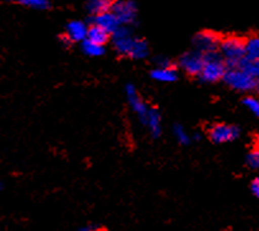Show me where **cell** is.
Listing matches in <instances>:
<instances>
[{
  "instance_id": "603a6c76",
  "label": "cell",
  "mask_w": 259,
  "mask_h": 231,
  "mask_svg": "<svg viewBox=\"0 0 259 231\" xmlns=\"http://www.w3.org/2000/svg\"><path fill=\"white\" fill-rule=\"evenodd\" d=\"M246 164L254 170H259V147L256 146L254 150H251L246 156Z\"/></svg>"
},
{
  "instance_id": "9c48e42d",
  "label": "cell",
  "mask_w": 259,
  "mask_h": 231,
  "mask_svg": "<svg viewBox=\"0 0 259 231\" xmlns=\"http://www.w3.org/2000/svg\"><path fill=\"white\" fill-rule=\"evenodd\" d=\"M125 94H126V100H128L129 105H131L133 113L138 116V119L141 120L142 124H145L146 119H147L148 111L150 108L147 106L142 96L139 95V92L137 91L136 87L133 84H128L125 87Z\"/></svg>"
},
{
  "instance_id": "f1b7e54d",
  "label": "cell",
  "mask_w": 259,
  "mask_h": 231,
  "mask_svg": "<svg viewBox=\"0 0 259 231\" xmlns=\"http://www.w3.org/2000/svg\"><path fill=\"white\" fill-rule=\"evenodd\" d=\"M0 188H2V186H0Z\"/></svg>"
},
{
  "instance_id": "d4e9b609",
  "label": "cell",
  "mask_w": 259,
  "mask_h": 231,
  "mask_svg": "<svg viewBox=\"0 0 259 231\" xmlns=\"http://www.w3.org/2000/svg\"><path fill=\"white\" fill-rule=\"evenodd\" d=\"M79 231H106V230H104V228H97V227H83V228H80Z\"/></svg>"
},
{
  "instance_id": "7402d4cb",
  "label": "cell",
  "mask_w": 259,
  "mask_h": 231,
  "mask_svg": "<svg viewBox=\"0 0 259 231\" xmlns=\"http://www.w3.org/2000/svg\"><path fill=\"white\" fill-rule=\"evenodd\" d=\"M243 104L251 114L259 118V99L253 96H248L243 100Z\"/></svg>"
},
{
  "instance_id": "44dd1931",
  "label": "cell",
  "mask_w": 259,
  "mask_h": 231,
  "mask_svg": "<svg viewBox=\"0 0 259 231\" xmlns=\"http://www.w3.org/2000/svg\"><path fill=\"white\" fill-rule=\"evenodd\" d=\"M174 135L180 145H189L190 141H192V137L188 134L187 130L184 129V126L179 125V124L174 125Z\"/></svg>"
},
{
  "instance_id": "5bb4252c",
  "label": "cell",
  "mask_w": 259,
  "mask_h": 231,
  "mask_svg": "<svg viewBox=\"0 0 259 231\" xmlns=\"http://www.w3.org/2000/svg\"><path fill=\"white\" fill-rule=\"evenodd\" d=\"M115 2L116 0H87L85 8L91 16H97V14L111 11Z\"/></svg>"
},
{
  "instance_id": "2e32d148",
  "label": "cell",
  "mask_w": 259,
  "mask_h": 231,
  "mask_svg": "<svg viewBox=\"0 0 259 231\" xmlns=\"http://www.w3.org/2000/svg\"><path fill=\"white\" fill-rule=\"evenodd\" d=\"M150 54V49H148L147 42H146L143 38H136L133 43V48L131 50V54L129 57L132 59H137V60H141V59H145V58L148 57Z\"/></svg>"
},
{
  "instance_id": "8fae6325",
  "label": "cell",
  "mask_w": 259,
  "mask_h": 231,
  "mask_svg": "<svg viewBox=\"0 0 259 231\" xmlns=\"http://www.w3.org/2000/svg\"><path fill=\"white\" fill-rule=\"evenodd\" d=\"M92 24H96L99 27L104 28L105 31H107V32L110 33V35H112L120 26H123V24L120 23V21L118 19V17H116V14L112 11L94 16V18H92Z\"/></svg>"
},
{
  "instance_id": "7a4b0ae2",
  "label": "cell",
  "mask_w": 259,
  "mask_h": 231,
  "mask_svg": "<svg viewBox=\"0 0 259 231\" xmlns=\"http://www.w3.org/2000/svg\"><path fill=\"white\" fill-rule=\"evenodd\" d=\"M204 55L203 69L199 74V79L204 83H216V82L224 79L225 73L227 70V65L224 58L221 57L220 51L209 53Z\"/></svg>"
},
{
  "instance_id": "ffe728a7",
  "label": "cell",
  "mask_w": 259,
  "mask_h": 231,
  "mask_svg": "<svg viewBox=\"0 0 259 231\" xmlns=\"http://www.w3.org/2000/svg\"><path fill=\"white\" fill-rule=\"evenodd\" d=\"M19 4L28 8L37 9V11H45L50 8V2L49 0H21Z\"/></svg>"
},
{
  "instance_id": "d6986e66",
  "label": "cell",
  "mask_w": 259,
  "mask_h": 231,
  "mask_svg": "<svg viewBox=\"0 0 259 231\" xmlns=\"http://www.w3.org/2000/svg\"><path fill=\"white\" fill-rule=\"evenodd\" d=\"M245 57L259 59V36H251L245 40Z\"/></svg>"
},
{
  "instance_id": "ba28073f",
  "label": "cell",
  "mask_w": 259,
  "mask_h": 231,
  "mask_svg": "<svg viewBox=\"0 0 259 231\" xmlns=\"http://www.w3.org/2000/svg\"><path fill=\"white\" fill-rule=\"evenodd\" d=\"M204 65V55L199 51H189L182 55L179 60V67L189 75L199 77Z\"/></svg>"
},
{
  "instance_id": "4fadbf2b",
  "label": "cell",
  "mask_w": 259,
  "mask_h": 231,
  "mask_svg": "<svg viewBox=\"0 0 259 231\" xmlns=\"http://www.w3.org/2000/svg\"><path fill=\"white\" fill-rule=\"evenodd\" d=\"M145 125L150 129L152 137L158 138L161 135V132H162V126H161V114L160 111L156 110V109L150 108V111H148L147 119L145 121Z\"/></svg>"
},
{
  "instance_id": "e0dca14e",
  "label": "cell",
  "mask_w": 259,
  "mask_h": 231,
  "mask_svg": "<svg viewBox=\"0 0 259 231\" xmlns=\"http://www.w3.org/2000/svg\"><path fill=\"white\" fill-rule=\"evenodd\" d=\"M80 48H82V51L84 53L85 55H87V57L99 58V57H102V55L105 54V46L104 45L95 43V42H92V41L87 40V38L80 42Z\"/></svg>"
},
{
  "instance_id": "484cf974",
  "label": "cell",
  "mask_w": 259,
  "mask_h": 231,
  "mask_svg": "<svg viewBox=\"0 0 259 231\" xmlns=\"http://www.w3.org/2000/svg\"><path fill=\"white\" fill-rule=\"evenodd\" d=\"M255 143H256V146H258V147H259V133H258V134H256V137H255Z\"/></svg>"
},
{
  "instance_id": "cb8c5ba5",
  "label": "cell",
  "mask_w": 259,
  "mask_h": 231,
  "mask_svg": "<svg viewBox=\"0 0 259 231\" xmlns=\"http://www.w3.org/2000/svg\"><path fill=\"white\" fill-rule=\"evenodd\" d=\"M250 191H251V193L254 194V196L258 197V198H259V176H256L255 179L251 181Z\"/></svg>"
},
{
  "instance_id": "8992f818",
  "label": "cell",
  "mask_w": 259,
  "mask_h": 231,
  "mask_svg": "<svg viewBox=\"0 0 259 231\" xmlns=\"http://www.w3.org/2000/svg\"><path fill=\"white\" fill-rule=\"evenodd\" d=\"M123 26H132L137 22L138 8L133 0H116L111 9Z\"/></svg>"
},
{
  "instance_id": "52a82bcc",
  "label": "cell",
  "mask_w": 259,
  "mask_h": 231,
  "mask_svg": "<svg viewBox=\"0 0 259 231\" xmlns=\"http://www.w3.org/2000/svg\"><path fill=\"white\" fill-rule=\"evenodd\" d=\"M208 135L209 140L214 143L233 142L240 135V129L238 126L231 125V124L219 123L209 128Z\"/></svg>"
},
{
  "instance_id": "5b68a950",
  "label": "cell",
  "mask_w": 259,
  "mask_h": 231,
  "mask_svg": "<svg viewBox=\"0 0 259 231\" xmlns=\"http://www.w3.org/2000/svg\"><path fill=\"white\" fill-rule=\"evenodd\" d=\"M221 40L222 38L213 31H202L194 36L193 45H194L195 50L202 54H209V53L219 51Z\"/></svg>"
},
{
  "instance_id": "9a60e30c",
  "label": "cell",
  "mask_w": 259,
  "mask_h": 231,
  "mask_svg": "<svg viewBox=\"0 0 259 231\" xmlns=\"http://www.w3.org/2000/svg\"><path fill=\"white\" fill-rule=\"evenodd\" d=\"M87 40L92 41L95 43H99V45H104L109 40H111V35H110L107 31H105L104 28L99 27L96 24H91L89 28V35H87Z\"/></svg>"
},
{
  "instance_id": "3957f363",
  "label": "cell",
  "mask_w": 259,
  "mask_h": 231,
  "mask_svg": "<svg viewBox=\"0 0 259 231\" xmlns=\"http://www.w3.org/2000/svg\"><path fill=\"white\" fill-rule=\"evenodd\" d=\"M222 81L230 87L240 92H249L256 88V79L253 78L250 74L241 69L240 67L227 68L225 77Z\"/></svg>"
},
{
  "instance_id": "6da1fadb",
  "label": "cell",
  "mask_w": 259,
  "mask_h": 231,
  "mask_svg": "<svg viewBox=\"0 0 259 231\" xmlns=\"http://www.w3.org/2000/svg\"><path fill=\"white\" fill-rule=\"evenodd\" d=\"M219 51L227 68L239 67L245 58V40L239 36H227L221 40Z\"/></svg>"
},
{
  "instance_id": "7c38bea8",
  "label": "cell",
  "mask_w": 259,
  "mask_h": 231,
  "mask_svg": "<svg viewBox=\"0 0 259 231\" xmlns=\"http://www.w3.org/2000/svg\"><path fill=\"white\" fill-rule=\"evenodd\" d=\"M89 26L82 21H72L65 27V36L74 42H82L87 38L89 35Z\"/></svg>"
},
{
  "instance_id": "4316f807",
  "label": "cell",
  "mask_w": 259,
  "mask_h": 231,
  "mask_svg": "<svg viewBox=\"0 0 259 231\" xmlns=\"http://www.w3.org/2000/svg\"><path fill=\"white\" fill-rule=\"evenodd\" d=\"M256 89H258V92H259V78L256 79Z\"/></svg>"
},
{
  "instance_id": "83f0119b",
  "label": "cell",
  "mask_w": 259,
  "mask_h": 231,
  "mask_svg": "<svg viewBox=\"0 0 259 231\" xmlns=\"http://www.w3.org/2000/svg\"><path fill=\"white\" fill-rule=\"evenodd\" d=\"M9 2H16V3H19L21 0H9Z\"/></svg>"
},
{
  "instance_id": "30bf717a",
  "label": "cell",
  "mask_w": 259,
  "mask_h": 231,
  "mask_svg": "<svg viewBox=\"0 0 259 231\" xmlns=\"http://www.w3.org/2000/svg\"><path fill=\"white\" fill-rule=\"evenodd\" d=\"M151 78L161 83H171L178 79V70L167 59H163L151 70Z\"/></svg>"
},
{
  "instance_id": "277c9868",
  "label": "cell",
  "mask_w": 259,
  "mask_h": 231,
  "mask_svg": "<svg viewBox=\"0 0 259 231\" xmlns=\"http://www.w3.org/2000/svg\"><path fill=\"white\" fill-rule=\"evenodd\" d=\"M136 38L137 37H134L133 32H132L131 26H120L111 35V42L114 45V49L118 51L119 54L128 55L129 57Z\"/></svg>"
},
{
  "instance_id": "ac0fdd59",
  "label": "cell",
  "mask_w": 259,
  "mask_h": 231,
  "mask_svg": "<svg viewBox=\"0 0 259 231\" xmlns=\"http://www.w3.org/2000/svg\"><path fill=\"white\" fill-rule=\"evenodd\" d=\"M239 67H240L241 69L245 70L248 74H250L253 78H259V59H256V58L245 57L241 60Z\"/></svg>"
}]
</instances>
